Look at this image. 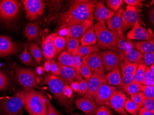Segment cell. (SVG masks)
<instances>
[{
	"instance_id": "cell-1",
	"label": "cell",
	"mask_w": 154,
	"mask_h": 115,
	"mask_svg": "<svg viewBox=\"0 0 154 115\" xmlns=\"http://www.w3.org/2000/svg\"><path fill=\"white\" fill-rule=\"evenodd\" d=\"M97 2L91 0L71 1L67 10L58 17L57 21L59 28L63 29L86 20L93 19Z\"/></svg>"
},
{
	"instance_id": "cell-2",
	"label": "cell",
	"mask_w": 154,
	"mask_h": 115,
	"mask_svg": "<svg viewBox=\"0 0 154 115\" xmlns=\"http://www.w3.org/2000/svg\"><path fill=\"white\" fill-rule=\"evenodd\" d=\"M23 106L29 115H45L46 101L43 95L32 89H26Z\"/></svg>"
},
{
	"instance_id": "cell-3",
	"label": "cell",
	"mask_w": 154,
	"mask_h": 115,
	"mask_svg": "<svg viewBox=\"0 0 154 115\" xmlns=\"http://www.w3.org/2000/svg\"><path fill=\"white\" fill-rule=\"evenodd\" d=\"M94 28L98 40V47L103 49H116L118 47L120 39L115 33L107 28L103 21H98Z\"/></svg>"
},
{
	"instance_id": "cell-4",
	"label": "cell",
	"mask_w": 154,
	"mask_h": 115,
	"mask_svg": "<svg viewBox=\"0 0 154 115\" xmlns=\"http://www.w3.org/2000/svg\"><path fill=\"white\" fill-rule=\"evenodd\" d=\"M44 83L48 85L50 90L60 103L66 108L72 104V101L68 100L64 95L63 89L68 83L60 76L49 73L44 78Z\"/></svg>"
},
{
	"instance_id": "cell-5",
	"label": "cell",
	"mask_w": 154,
	"mask_h": 115,
	"mask_svg": "<svg viewBox=\"0 0 154 115\" xmlns=\"http://www.w3.org/2000/svg\"><path fill=\"white\" fill-rule=\"evenodd\" d=\"M25 90L18 92L10 97L0 100V115H20L24 103Z\"/></svg>"
},
{
	"instance_id": "cell-6",
	"label": "cell",
	"mask_w": 154,
	"mask_h": 115,
	"mask_svg": "<svg viewBox=\"0 0 154 115\" xmlns=\"http://www.w3.org/2000/svg\"><path fill=\"white\" fill-rule=\"evenodd\" d=\"M10 66L14 71L16 78L19 83L25 89L37 88L39 82L37 73L29 68L21 67L15 62L11 63Z\"/></svg>"
},
{
	"instance_id": "cell-7",
	"label": "cell",
	"mask_w": 154,
	"mask_h": 115,
	"mask_svg": "<svg viewBox=\"0 0 154 115\" xmlns=\"http://www.w3.org/2000/svg\"><path fill=\"white\" fill-rule=\"evenodd\" d=\"M21 4L17 1H0V20L8 22L13 20L19 14Z\"/></svg>"
},
{
	"instance_id": "cell-8",
	"label": "cell",
	"mask_w": 154,
	"mask_h": 115,
	"mask_svg": "<svg viewBox=\"0 0 154 115\" xmlns=\"http://www.w3.org/2000/svg\"><path fill=\"white\" fill-rule=\"evenodd\" d=\"M26 11V16L30 21L36 20L43 14L45 3L40 0H23L21 1Z\"/></svg>"
},
{
	"instance_id": "cell-9",
	"label": "cell",
	"mask_w": 154,
	"mask_h": 115,
	"mask_svg": "<svg viewBox=\"0 0 154 115\" xmlns=\"http://www.w3.org/2000/svg\"><path fill=\"white\" fill-rule=\"evenodd\" d=\"M126 96L122 91H117L108 100L105 105L113 108L121 115H129L124 109Z\"/></svg>"
},
{
	"instance_id": "cell-10",
	"label": "cell",
	"mask_w": 154,
	"mask_h": 115,
	"mask_svg": "<svg viewBox=\"0 0 154 115\" xmlns=\"http://www.w3.org/2000/svg\"><path fill=\"white\" fill-rule=\"evenodd\" d=\"M93 19H89L83 22L63 29V30L65 32L67 37L78 39L81 37L88 29L93 25Z\"/></svg>"
},
{
	"instance_id": "cell-11",
	"label": "cell",
	"mask_w": 154,
	"mask_h": 115,
	"mask_svg": "<svg viewBox=\"0 0 154 115\" xmlns=\"http://www.w3.org/2000/svg\"><path fill=\"white\" fill-rule=\"evenodd\" d=\"M75 104L77 109L82 110L86 115H95L98 109L93 98L89 95H85L77 99Z\"/></svg>"
},
{
	"instance_id": "cell-12",
	"label": "cell",
	"mask_w": 154,
	"mask_h": 115,
	"mask_svg": "<svg viewBox=\"0 0 154 115\" xmlns=\"http://www.w3.org/2000/svg\"><path fill=\"white\" fill-rule=\"evenodd\" d=\"M139 15L137 9L134 7L128 6L122 15V32L132 27L137 22H139Z\"/></svg>"
},
{
	"instance_id": "cell-13",
	"label": "cell",
	"mask_w": 154,
	"mask_h": 115,
	"mask_svg": "<svg viewBox=\"0 0 154 115\" xmlns=\"http://www.w3.org/2000/svg\"><path fill=\"white\" fill-rule=\"evenodd\" d=\"M116 91L115 87L108 84L107 83L101 85L93 97L96 104L99 106L105 105Z\"/></svg>"
},
{
	"instance_id": "cell-14",
	"label": "cell",
	"mask_w": 154,
	"mask_h": 115,
	"mask_svg": "<svg viewBox=\"0 0 154 115\" xmlns=\"http://www.w3.org/2000/svg\"><path fill=\"white\" fill-rule=\"evenodd\" d=\"M102 53L99 50L92 53L87 56V61L93 73L103 75L104 68L103 62Z\"/></svg>"
},
{
	"instance_id": "cell-15",
	"label": "cell",
	"mask_w": 154,
	"mask_h": 115,
	"mask_svg": "<svg viewBox=\"0 0 154 115\" xmlns=\"http://www.w3.org/2000/svg\"><path fill=\"white\" fill-rule=\"evenodd\" d=\"M123 9H120L115 15L107 21L109 30L115 33L119 38L124 40L122 26Z\"/></svg>"
},
{
	"instance_id": "cell-16",
	"label": "cell",
	"mask_w": 154,
	"mask_h": 115,
	"mask_svg": "<svg viewBox=\"0 0 154 115\" xmlns=\"http://www.w3.org/2000/svg\"><path fill=\"white\" fill-rule=\"evenodd\" d=\"M127 38L130 39L154 41L153 35L139 25V22H137L132 27V29L128 33Z\"/></svg>"
},
{
	"instance_id": "cell-17",
	"label": "cell",
	"mask_w": 154,
	"mask_h": 115,
	"mask_svg": "<svg viewBox=\"0 0 154 115\" xmlns=\"http://www.w3.org/2000/svg\"><path fill=\"white\" fill-rule=\"evenodd\" d=\"M19 51L18 46L10 38L0 35V57L13 55Z\"/></svg>"
},
{
	"instance_id": "cell-18",
	"label": "cell",
	"mask_w": 154,
	"mask_h": 115,
	"mask_svg": "<svg viewBox=\"0 0 154 115\" xmlns=\"http://www.w3.org/2000/svg\"><path fill=\"white\" fill-rule=\"evenodd\" d=\"M104 68L108 71L119 67L120 60L119 56L114 52L106 50L102 53Z\"/></svg>"
},
{
	"instance_id": "cell-19",
	"label": "cell",
	"mask_w": 154,
	"mask_h": 115,
	"mask_svg": "<svg viewBox=\"0 0 154 115\" xmlns=\"http://www.w3.org/2000/svg\"><path fill=\"white\" fill-rule=\"evenodd\" d=\"M119 58L122 65L131 63H138L143 59V56L137 50L128 49L121 52Z\"/></svg>"
},
{
	"instance_id": "cell-20",
	"label": "cell",
	"mask_w": 154,
	"mask_h": 115,
	"mask_svg": "<svg viewBox=\"0 0 154 115\" xmlns=\"http://www.w3.org/2000/svg\"><path fill=\"white\" fill-rule=\"evenodd\" d=\"M107 82L104 76L92 72V76L88 80V90L86 95L93 97L101 85Z\"/></svg>"
},
{
	"instance_id": "cell-21",
	"label": "cell",
	"mask_w": 154,
	"mask_h": 115,
	"mask_svg": "<svg viewBox=\"0 0 154 115\" xmlns=\"http://www.w3.org/2000/svg\"><path fill=\"white\" fill-rule=\"evenodd\" d=\"M116 14L115 11L105 7L102 2H97L95 6L94 17L96 20L103 21L108 20Z\"/></svg>"
},
{
	"instance_id": "cell-22",
	"label": "cell",
	"mask_w": 154,
	"mask_h": 115,
	"mask_svg": "<svg viewBox=\"0 0 154 115\" xmlns=\"http://www.w3.org/2000/svg\"><path fill=\"white\" fill-rule=\"evenodd\" d=\"M54 34L48 35L42 45V53L48 60H51L56 56V50L53 42Z\"/></svg>"
},
{
	"instance_id": "cell-23",
	"label": "cell",
	"mask_w": 154,
	"mask_h": 115,
	"mask_svg": "<svg viewBox=\"0 0 154 115\" xmlns=\"http://www.w3.org/2000/svg\"><path fill=\"white\" fill-rule=\"evenodd\" d=\"M56 63L60 70V76L67 83L70 84L74 81H78L75 71L72 67L62 65L58 62Z\"/></svg>"
},
{
	"instance_id": "cell-24",
	"label": "cell",
	"mask_w": 154,
	"mask_h": 115,
	"mask_svg": "<svg viewBox=\"0 0 154 115\" xmlns=\"http://www.w3.org/2000/svg\"><path fill=\"white\" fill-rule=\"evenodd\" d=\"M94 25H92L81 36L80 39L81 46H85L96 44L97 39L94 32Z\"/></svg>"
},
{
	"instance_id": "cell-25",
	"label": "cell",
	"mask_w": 154,
	"mask_h": 115,
	"mask_svg": "<svg viewBox=\"0 0 154 115\" xmlns=\"http://www.w3.org/2000/svg\"><path fill=\"white\" fill-rule=\"evenodd\" d=\"M24 34L28 41L31 42L39 35V27L36 22L28 23L24 30Z\"/></svg>"
},
{
	"instance_id": "cell-26",
	"label": "cell",
	"mask_w": 154,
	"mask_h": 115,
	"mask_svg": "<svg viewBox=\"0 0 154 115\" xmlns=\"http://www.w3.org/2000/svg\"><path fill=\"white\" fill-rule=\"evenodd\" d=\"M105 78L109 85L118 86L120 85L122 77L120 67L111 71L106 75Z\"/></svg>"
},
{
	"instance_id": "cell-27",
	"label": "cell",
	"mask_w": 154,
	"mask_h": 115,
	"mask_svg": "<svg viewBox=\"0 0 154 115\" xmlns=\"http://www.w3.org/2000/svg\"><path fill=\"white\" fill-rule=\"evenodd\" d=\"M135 47L137 51L141 53H154V41H138L136 44Z\"/></svg>"
},
{
	"instance_id": "cell-28",
	"label": "cell",
	"mask_w": 154,
	"mask_h": 115,
	"mask_svg": "<svg viewBox=\"0 0 154 115\" xmlns=\"http://www.w3.org/2000/svg\"><path fill=\"white\" fill-rule=\"evenodd\" d=\"M65 40L66 46L67 51L73 56L77 52L79 47V39L73 38L66 36Z\"/></svg>"
},
{
	"instance_id": "cell-29",
	"label": "cell",
	"mask_w": 154,
	"mask_h": 115,
	"mask_svg": "<svg viewBox=\"0 0 154 115\" xmlns=\"http://www.w3.org/2000/svg\"><path fill=\"white\" fill-rule=\"evenodd\" d=\"M29 50L30 53L35 59L36 63L40 65L41 63L43 53L38 44L33 42H30L29 44Z\"/></svg>"
},
{
	"instance_id": "cell-30",
	"label": "cell",
	"mask_w": 154,
	"mask_h": 115,
	"mask_svg": "<svg viewBox=\"0 0 154 115\" xmlns=\"http://www.w3.org/2000/svg\"><path fill=\"white\" fill-rule=\"evenodd\" d=\"M143 87V85L135 80L132 83L125 86L123 89L126 93L131 95L142 92Z\"/></svg>"
},
{
	"instance_id": "cell-31",
	"label": "cell",
	"mask_w": 154,
	"mask_h": 115,
	"mask_svg": "<svg viewBox=\"0 0 154 115\" xmlns=\"http://www.w3.org/2000/svg\"><path fill=\"white\" fill-rule=\"evenodd\" d=\"M19 59L21 63L27 66H32L34 65V62L28 50V44L24 45V50L21 54L19 56Z\"/></svg>"
},
{
	"instance_id": "cell-32",
	"label": "cell",
	"mask_w": 154,
	"mask_h": 115,
	"mask_svg": "<svg viewBox=\"0 0 154 115\" xmlns=\"http://www.w3.org/2000/svg\"><path fill=\"white\" fill-rule=\"evenodd\" d=\"M53 42L56 50V55L65 49L66 40L64 37L54 34Z\"/></svg>"
},
{
	"instance_id": "cell-33",
	"label": "cell",
	"mask_w": 154,
	"mask_h": 115,
	"mask_svg": "<svg viewBox=\"0 0 154 115\" xmlns=\"http://www.w3.org/2000/svg\"><path fill=\"white\" fill-rule=\"evenodd\" d=\"M98 50H99L98 47L97 45H95L92 46H85L79 45L77 52L74 55H77L82 58V57L87 56Z\"/></svg>"
},
{
	"instance_id": "cell-34",
	"label": "cell",
	"mask_w": 154,
	"mask_h": 115,
	"mask_svg": "<svg viewBox=\"0 0 154 115\" xmlns=\"http://www.w3.org/2000/svg\"><path fill=\"white\" fill-rule=\"evenodd\" d=\"M73 65L72 68L74 69L76 73V78L78 81H80L82 79V73H81V66L82 65V58L77 56L73 55Z\"/></svg>"
},
{
	"instance_id": "cell-35",
	"label": "cell",
	"mask_w": 154,
	"mask_h": 115,
	"mask_svg": "<svg viewBox=\"0 0 154 115\" xmlns=\"http://www.w3.org/2000/svg\"><path fill=\"white\" fill-rule=\"evenodd\" d=\"M58 60L62 65L72 67L73 58L70 53L67 51H63L58 57Z\"/></svg>"
},
{
	"instance_id": "cell-36",
	"label": "cell",
	"mask_w": 154,
	"mask_h": 115,
	"mask_svg": "<svg viewBox=\"0 0 154 115\" xmlns=\"http://www.w3.org/2000/svg\"><path fill=\"white\" fill-rule=\"evenodd\" d=\"M140 107L131 99L127 98L125 103L124 109L125 111L131 115H137Z\"/></svg>"
},
{
	"instance_id": "cell-37",
	"label": "cell",
	"mask_w": 154,
	"mask_h": 115,
	"mask_svg": "<svg viewBox=\"0 0 154 115\" xmlns=\"http://www.w3.org/2000/svg\"><path fill=\"white\" fill-rule=\"evenodd\" d=\"M82 65L81 66V73L82 76L85 79L88 80L92 76V71L87 61V56L82 58Z\"/></svg>"
},
{
	"instance_id": "cell-38",
	"label": "cell",
	"mask_w": 154,
	"mask_h": 115,
	"mask_svg": "<svg viewBox=\"0 0 154 115\" xmlns=\"http://www.w3.org/2000/svg\"><path fill=\"white\" fill-rule=\"evenodd\" d=\"M138 67V63H131L121 65V77L136 73Z\"/></svg>"
},
{
	"instance_id": "cell-39",
	"label": "cell",
	"mask_w": 154,
	"mask_h": 115,
	"mask_svg": "<svg viewBox=\"0 0 154 115\" xmlns=\"http://www.w3.org/2000/svg\"><path fill=\"white\" fill-rule=\"evenodd\" d=\"M146 66L144 64H139L135 73V80L143 85L144 75L146 71Z\"/></svg>"
},
{
	"instance_id": "cell-40",
	"label": "cell",
	"mask_w": 154,
	"mask_h": 115,
	"mask_svg": "<svg viewBox=\"0 0 154 115\" xmlns=\"http://www.w3.org/2000/svg\"><path fill=\"white\" fill-rule=\"evenodd\" d=\"M143 85L154 86V73L151 71L149 67H146Z\"/></svg>"
},
{
	"instance_id": "cell-41",
	"label": "cell",
	"mask_w": 154,
	"mask_h": 115,
	"mask_svg": "<svg viewBox=\"0 0 154 115\" xmlns=\"http://www.w3.org/2000/svg\"><path fill=\"white\" fill-rule=\"evenodd\" d=\"M130 96L131 98L133 101L137 105H139L140 108L143 107V103L146 97L142 92H140Z\"/></svg>"
},
{
	"instance_id": "cell-42",
	"label": "cell",
	"mask_w": 154,
	"mask_h": 115,
	"mask_svg": "<svg viewBox=\"0 0 154 115\" xmlns=\"http://www.w3.org/2000/svg\"><path fill=\"white\" fill-rule=\"evenodd\" d=\"M10 85L8 77L3 72L0 71V90L7 89Z\"/></svg>"
},
{
	"instance_id": "cell-43",
	"label": "cell",
	"mask_w": 154,
	"mask_h": 115,
	"mask_svg": "<svg viewBox=\"0 0 154 115\" xmlns=\"http://www.w3.org/2000/svg\"><path fill=\"white\" fill-rule=\"evenodd\" d=\"M122 0H108L106 1V5L112 11H117L120 6L122 4Z\"/></svg>"
},
{
	"instance_id": "cell-44",
	"label": "cell",
	"mask_w": 154,
	"mask_h": 115,
	"mask_svg": "<svg viewBox=\"0 0 154 115\" xmlns=\"http://www.w3.org/2000/svg\"><path fill=\"white\" fill-rule=\"evenodd\" d=\"M135 73H133V74H130V75L122 77L121 83L120 85L123 88H124L127 86L128 85L134 81Z\"/></svg>"
},
{
	"instance_id": "cell-45",
	"label": "cell",
	"mask_w": 154,
	"mask_h": 115,
	"mask_svg": "<svg viewBox=\"0 0 154 115\" xmlns=\"http://www.w3.org/2000/svg\"><path fill=\"white\" fill-rule=\"evenodd\" d=\"M142 92L146 98H154V86L143 85Z\"/></svg>"
},
{
	"instance_id": "cell-46",
	"label": "cell",
	"mask_w": 154,
	"mask_h": 115,
	"mask_svg": "<svg viewBox=\"0 0 154 115\" xmlns=\"http://www.w3.org/2000/svg\"><path fill=\"white\" fill-rule=\"evenodd\" d=\"M95 115H113L110 108L106 105L100 106L98 108Z\"/></svg>"
},
{
	"instance_id": "cell-47",
	"label": "cell",
	"mask_w": 154,
	"mask_h": 115,
	"mask_svg": "<svg viewBox=\"0 0 154 115\" xmlns=\"http://www.w3.org/2000/svg\"><path fill=\"white\" fill-rule=\"evenodd\" d=\"M88 81L86 79H82L79 81L78 92L81 95H86L88 90Z\"/></svg>"
},
{
	"instance_id": "cell-48",
	"label": "cell",
	"mask_w": 154,
	"mask_h": 115,
	"mask_svg": "<svg viewBox=\"0 0 154 115\" xmlns=\"http://www.w3.org/2000/svg\"><path fill=\"white\" fill-rule=\"evenodd\" d=\"M143 107L145 109L154 113V98H145Z\"/></svg>"
},
{
	"instance_id": "cell-49",
	"label": "cell",
	"mask_w": 154,
	"mask_h": 115,
	"mask_svg": "<svg viewBox=\"0 0 154 115\" xmlns=\"http://www.w3.org/2000/svg\"><path fill=\"white\" fill-rule=\"evenodd\" d=\"M47 110L45 115H61L60 112L48 101H46Z\"/></svg>"
},
{
	"instance_id": "cell-50",
	"label": "cell",
	"mask_w": 154,
	"mask_h": 115,
	"mask_svg": "<svg viewBox=\"0 0 154 115\" xmlns=\"http://www.w3.org/2000/svg\"><path fill=\"white\" fill-rule=\"evenodd\" d=\"M144 65L149 66L154 64V53H147L144 55Z\"/></svg>"
},
{
	"instance_id": "cell-51",
	"label": "cell",
	"mask_w": 154,
	"mask_h": 115,
	"mask_svg": "<svg viewBox=\"0 0 154 115\" xmlns=\"http://www.w3.org/2000/svg\"><path fill=\"white\" fill-rule=\"evenodd\" d=\"M51 71L54 75L60 76V70L56 62L51 60Z\"/></svg>"
},
{
	"instance_id": "cell-52",
	"label": "cell",
	"mask_w": 154,
	"mask_h": 115,
	"mask_svg": "<svg viewBox=\"0 0 154 115\" xmlns=\"http://www.w3.org/2000/svg\"><path fill=\"white\" fill-rule=\"evenodd\" d=\"M124 2L128 4V6L136 8L137 6L140 7L142 6L143 4L141 2L143 1L140 0H125Z\"/></svg>"
},
{
	"instance_id": "cell-53",
	"label": "cell",
	"mask_w": 154,
	"mask_h": 115,
	"mask_svg": "<svg viewBox=\"0 0 154 115\" xmlns=\"http://www.w3.org/2000/svg\"><path fill=\"white\" fill-rule=\"evenodd\" d=\"M64 95L68 98H71L72 95V90L69 85L67 84L65 86L63 89Z\"/></svg>"
},
{
	"instance_id": "cell-54",
	"label": "cell",
	"mask_w": 154,
	"mask_h": 115,
	"mask_svg": "<svg viewBox=\"0 0 154 115\" xmlns=\"http://www.w3.org/2000/svg\"><path fill=\"white\" fill-rule=\"evenodd\" d=\"M138 113V115H154V113L147 110L143 107L139 109Z\"/></svg>"
},
{
	"instance_id": "cell-55",
	"label": "cell",
	"mask_w": 154,
	"mask_h": 115,
	"mask_svg": "<svg viewBox=\"0 0 154 115\" xmlns=\"http://www.w3.org/2000/svg\"><path fill=\"white\" fill-rule=\"evenodd\" d=\"M79 81H74L70 83V87L74 91L78 92L79 87Z\"/></svg>"
},
{
	"instance_id": "cell-56",
	"label": "cell",
	"mask_w": 154,
	"mask_h": 115,
	"mask_svg": "<svg viewBox=\"0 0 154 115\" xmlns=\"http://www.w3.org/2000/svg\"><path fill=\"white\" fill-rule=\"evenodd\" d=\"M44 70L46 72H49L51 71V60H47L45 62Z\"/></svg>"
},
{
	"instance_id": "cell-57",
	"label": "cell",
	"mask_w": 154,
	"mask_h": 115,
	"mask_svg": "<svg viewBox=\"0 0 154 115\" xmlns=\"http://www.w3.org/2000/svg\"><path fill=\"white\" fill-rule=\"evenodd\" d=\"M149 18H150V21L152 22V24L154 25V9H152L150 10L149 13Z\"/></svg>"
},
{
	"instance_id": "cell-58",
	"label": "cell",
	"mask_w": 154,
	"mask_h": 115,
	"mask_svg": "<svg viewBox=\"0 0 154 115\" xmlns=\"http://www.w3.org/2000/svg\"><path fill=\"white\" fill-rule=\"evenodd\" d=\"M43 67H38L37 69V73L38 75H41L42 73H43Z\"/></svg>"
},
{
	"instance_id": "cell-59",
	"label": "cell",
	"mask_w": 154,
	"mask_h": 115,
	"mask_svg": "<svg viewBox=\"0 0 154 115\" xmlns=\"http://www.w3.org/2000/svg\"><path fill=\"white\" fill-rule=\"evenodd\" d=\"M150 68V70H151V71L153 72V73H154V65H150V67H149Z\"/></svg>"
},
{
	"instance_id": "cell-60",
	"label": "cell",
	"mask_w": 154,
	"mask_h": 115,
	"mask_svg": "<svg viewBox=\"0 0 154 115\" xmlns=\"http://www.w3.org/2000/svg\"></svg>"
}]
</instances>
